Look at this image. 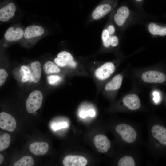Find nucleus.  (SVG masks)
I'll list each match as a JSON object with an SVG mask.
<instances>
[{"mask_svg":"<svg viewBox=\"0 0 166 166\" xmlns=\"http://www.w3.org/2000/svg\"><path fill=\"white\" fill-rule=\"evenodd\" d=\"M43 101V95L38 90L32 92L26 102V109L28 113H32L37 110L41 106Z\"/></svg>","mask_w":166,"mask_h":166,"instance_id":"f257e3e1","label":"nucleus"},{"mask_svg":"<svg viewBox=\"0 0 166 166\" xmlns=\"http://www.w3.org/2000/svg\"><path fill=\"white\" fill-rule=\"evenodd\" d=\"M117 132L125 142L131 143L134 141L136 138L137 134L131 126L124 124L117 125L115 128Z\"/></svg>","mask_w":166,"mask_h":166,"instance_id":"f03ea898","label":"nucleus"},{"mask_svg":"<svg viewBox=\"0 0 166 166\" xmlns=\"http://www.w3.org/2000/svg\"><path fill=\"white\" fill-rule=\"evenodd\" d=\"M54 61L58 66L61 67H68L74 68L77 65V63L72 55L67 51H62L59 53Z\"/></svg>","mask_w":166,"mask_h":166,"instance_id":"7ed1b4c3","label":"nucleus"},{"mask_svg":"<svg viewBox=\"0 0 166 166\" xmlns=\"http://www.w3.org/2000/svg\"><path fill=\"white\" fill-rule=\"evenodd\" d=\"M115 67L111 62L105 63L95 71L94 75L98 80L103 81L108 78L114 72Z\"/></svg>","mask_w":166,"mask_h":166,"instance_id":"20e7f679","label":"nucleus"},{"mask_svg":"<svg viewBox=\"0 0 166 166\" xmlns=\"http://www.w3.org/2000/svg\"><path fill=\"white\" fill-rule=\"evenodd\" d=\"M16 122L14 118L10 114L2 112L0 113V128L9 132L14 130Z\"/></svg>","mask_w":166,"mask_h":166,"instance_id":"39448f33","label":"nucleus"},{"mask_svg":"<svg viewBox=\"0 0 166 166\" xmlns=\"http://www.w3.org/2000/svg\"><path fill=\"white\" fill-rule=\"evenodd\" d=\"M143 81L147 83H161L166 80L165 75L162 73L156 71H149L143 73Z\"/></svg>","mask_w":166,"mask_h":166,"instance_id":"423d86ee","label":"nucleus"},{"mask_svg":"<svg viewBox=\"0 0 166 166\" xmlns=\"http://www.w3.org/2000/svg\"><path fill=\"white\" fill-rule=\"evenodd\" d=\"M93 142L97 150L101 153L106 152L110 147V140L104 135H96L94 138Z\"/></svg>","mask_w":166,"mask_h":166,"instance_id":"0eeeda50","label":"nucleus"},{"mask_svg":"<svg viewBox=\"0 0 166 166\" xmlns=\"http://www.w3.org/2000/svg\"><path fill=\"white\" fill-rule=\"evenodd\" d=\"M87 163L86 158L77 155H68L63 159L62 163L64 166H85Z\"/></svg>","mask_w":166,"mask_h":166,"instance_id":"6e6552de","label":"nucleus"},{"mask_svg":"<svg viewBox=\"0 0 166 166\" xmlns=\"http://www.w3.org/2000/svg\"><path fill=\"white\" fill-rule=\"evenodd\" d=\"M48 144L44 142H36L31 143L29 147V149L33 154L37 156L45 154L48 151Z\"/></svg>","mask_w":166,"mask_h":166,"instance_id":"1a4fd4ad","label":"nucleus"},{"mask_svg":"<svg viewBox=\"0 0 166 166\" xmlns=\"http://www.w3.org/2000/svg\"><path fill=\"white\" fill-rule=\"evenodd\" d=\"M16 10V6L13 3H10L0 9V20L6 22L14 16Z\"/></svg>","mask_w":166,"mask_h":166,"instance_id":"9d476101","label":"nucleus"},{"mask_svg":"<svg viewBox=\"0 0 166 166\" xmlns=\"http://www.w3.org/2000/svg\"><path fill=\"white\" fill-rule=\"evenodd\" d=\"M24 32L21 28L11 27L6 30L4 37L7 41L10 42L15 41L21 39L23 36Z\"/></svg>","mask_w":166,"mask_h":166,"instance_id":"9b49d317","label":"nucleus"},{"mask_svg":"<svg viewBox=\"0 0 166 166\" xmlns=\"http://www.w3.org/2000/svg\"><path fill=\"white\" fill-rule=\"evenodd\" d=\"M123 101L124 105L131 110H136L140 106V102L138 97L135 94H130L123 98Z\"/></svg>","mask_w":166,"mask_h":166,"instance_id":"f8f14e48","label":"nucleus"},{"mask_svg":"<svg viewBox=\"0 0 166 166\" xmlns=\"http://www.w3.org/2000/svg\"><path fill=\"white\" fill-rule=\"evenodd\" d=\"M152 136L162 144L166 145V128L160 125L154 126L151 129Z\"/></svg>","mask_w":166,"mask_h":166,"instance_id":"ddd939ff","label":"nucleus"},{"mask_svg":"<svg viewBox=\"0 0 166 166\" xmlns=\"http://www.w3.org/2000/svg\"><path fill=\"white\" fill-rule=\"evenodd\" d=\"M129 14V10L127 7L122 6L120 7L114 16L115 22L119 26H122Z\"/></svg>","mask_w":166,"mask_h":166,"instance_id":"4468645a","label":"nucleus"},{"mask_svg":"<svg viewBox=\"0 0 166 166\" xmlns=\"http://www.w3.org/2000/svg\"><path fill=\"white\" fill-rule=\"evenodd\" d=\"M44 32V29L41 26L31 25L27 26L25 29L24 36L26 39H30L42 35Z\"/></svg>","mask_w":166,"mask_h":166,"instance_id":"2eb2a0df","label":"nucleus"},{"mask_svg":"<svg viewBox=\"0 0 166 166\" xmlns=\"http://www.w3.org/2000/svg\"><path fill=\"white\" fill-rule=\"evenodd\" d=\"M111 10V6L107 4H101L93 11L92 17L95 20L99 19L108 14Z\"/></svg>","mask_w":166,"mask_h":166,"instance_id":"dca6fc26","label":"nucleus"},{"mask_svg":"<svg viewBox=\"0 0 166 166\" xmlns=\"http://www.w3.org/2000/svg\"><path fill=\"white\" fill-rule=\"evenodd\" d=\"M32 72L29 81L37 83L39 82L41 78L42 68L41 63L38 61L32 62L30 65Z\"/></svg>","mask_w":166,"mask_h":166,"instance_id":"f3484780","label":"nucleus"},{"mask_svg":"<svg viewBox=\"0 0 166 166\" xmlns=\"http://www.w3.org/2000/svg\"><path fill=\"white\" fill-rule=\"evenodd\" d=\"M122 80L123 77L121 75L117 74L116 75L105 85V89L107 91L117 90L121 87Z\"/></svg>","mask_w":166,"mask_h":166,"instance_id":"a211bd4d","label":"nucleus"},{"mask_svg":"<svg viewBox=\"0 0 166 166\" xmlns=\"http://www.w3.org/2000/svg\"><path fill=\"white\" fill-rule=\"evenodd\" d=\"M149 32L153 35L164 36L166 35V27L160 26L156 24L151 23L148 26Z\"/></svg>","mask_w":166,"mask_h":166,"instance_id":"6ab92c4d","label":"nucleus"},{"mask_svg":"<svg viewBox=\"0 0 166 166\" xmlns=\"http://www.w3.org/2000/svg\"><path fill=\"white\" fill-rule=\"evenodd\" d=\"M43 69L45 73L47 74L59 73L60 71L59 66L55 62L51 61H48L45 63Z\"/></svg>","mask_w":166,"mask_h":166,"instance_id":"aec40b11","label":"nucleus"},{"mask_svg":"<svg viewBox=\"0 0 166 166\" xmlns=\"http://www.w3.org/2000/svg\"><path fill=\"white\" fill-rule=\"evenodd\" d=\"M34 161L31 156H26L22 157L16 161L14 166H32L34 164Z\"/></svg>","mask_w":166,"mask_h":166,"instance_id":"412c9836","label":"nucleus"},{"mask_svg":"<svg viewBox=\"0 0 166 166\" xmlns=\"http://www.w3.org/2000/svg\"><path fill=\"white\" fill-rule=\"evenodd\" d=\"M10 136L7 133H5L0 136V151H2L7 148L9 146Z\"/></svg>","mask_w":166,"mask_h":166,"instance_id":"4be33fe9","label":"nucleus"},{"mask_svg":"<svg viewBox=\"0 0 166 166\" xmlns=\"http://www.w3.org/2000/svg\"><path fill=\"white\" fill-rule=\"evenodd\" d=\"M118 166H134L135 163L133 158L130 156H126L121 158L119 161Z\"/></svg>","mask_w":166,"mask_h":166,"instance_id":"5701e85b","label":"nucleus"},{"mask_svg":"<svg viewBox=\"0 0 166 166\" xmlns=\"http://www.w3.org/2000/svg\"><path fill=\"white\" fill-rule=\"evenodd\" d=\"M21 69L23 74L21 81L22 82H25L29 81L31 75L29 69L25 66H22Z\"/></svg>","mask_w":166,"mask_h":166,"instance_id":"b1692460","label":"nucleus"},{"mask_svg":"<svg viewBox=\"0 0 166 166\" xmlns=\"http://www.w3.org/2000/svg\"><path fill=\"white\" fill-rule=\"evenodd\" d=\"M79 114L81 117L84 118L88 116L91 117L94 116L95 112L94 110L92 109L86 111L82 110L80 111Z\"/></svg>","mask_w":166,"mask_h":166,"instance_id":"393cba45","label":"nucleus"},{"mask_svg":"<svg viewBox=\"0 0 166 166\" xmlns=\"http://www.w3.org/2000/svg\"><path fill=\"white\" fill-rule=\"evenodd\" d=\"M8 73L3 69H0V86H1L5 83L7 77Z\"/></svg>","mask_w":166,"mask_h":166,"instance_id":"a878e982","label":"nucleus"},{"mask_svg":"<svg viewBox=\"0 0 166 166\" xmlns=\"http://www.w3.org/2000/svg\"><path fill=\"white\" fill-rule=\"evenodd\" d=\"M47 80L49 84L53 85L58 82L60 80V78L57 75H50L47 77Z\"/></svg>","mask_w":166,"mask_h":166,"instance_id":"bb28decb","label":"nucleus"},{"mask_svg":"<svg viewBox=\"0 0 166 166\" xmlns=\"http://www.w3.org/2000/svg\"><path fill=\"white\" fill-rule=\"evenodd\" d=\"M68 127V124L66 122L59 123L54 124L53 125V128L54 130H57L61 128H64Z\"/></svg>","mask_w":166,"mask_h":166,"instance_id":"cd10ccee","label":"nucleus"},{"mask_svg":"<svg viewBox=\"0 0 166 166\" xmlns=\"http://www.w3.org/2000/svg\"><path fill=\"white\" fill-rule=\"evenodd\" d=\"M107 29H104L102 31L101 38L103 42L107 40L110 36Z\"/></svg>","mask_w":166,"mask_h":166,"instance_id":"c85d7f7f","label":"nucleus"},{"mask_svg":"<svg viewBox=\"0 0 166 166\" xmlns=\"http://www.w3.org/2000/svg\"><path fill=\"white\" fill-rule=\"evenodd\" d=\"M119 40L117 37L115 36H111L110 44L112 47L116 46L118 44Z\"/></svg>","mask_w":166,"mask_h":166,"instance_id":"c756f323","label":"nucleus"},{"mask_svg":"<svg viewBox=\"0 0 166 166\" xmlns=\"http://www.w3.org/2000/svg\"><path fill=\"white\" fill-rule=\"evenodd\" d=\"M153 95L154 96L153 100L154 102L156 103H158L160 100L159 93L156 91H154L153 93Z\"/></svg>","mask_w":166,"mask_h":166,"instance_id":"7c9ffc66","label":"nucleus"},{"mask_svg":"<svg viewBox=\"0 0 166 166\" xmlns=\"http://www.w3.org/2000/svg\"><path fill=\"white\" fill-rule=\"evenodd\" d=\"M110 35L113 34L115 32V29L114 26L112 25L109 26L107 29Z\"/></svg>","mask_w":166,"mask_h":166,"instance_id":"2f4dec72","label":"nucleus"},{"mask_svg":"<svg viewBox=\"0 0 166 166\" xmlns=\"http://www.w3.org/2000/svg\"><path fill=\"white\" fill-rule=\"evenodd\" d=\"M4 160V157L1 155L0 154V164H1L3 162Z\"/></svg>","mask_w":166,"mask_h":166,"instance_id":"473e14b6","label":"nucleus"},{"mask_svg":"<svg viewBox=\"0 0 166 166\" xmlns=\"http://www.w3.org/2000/svg\"><path fill=\"white\" fill-rule=\"evenodd\" d=\"M135 0L138 1H142V0Z\"/></svg>","mask_w":166,"mask_h":166,"instance_id":"72a5a7b5","label":"nucleus"}]
</instances>
